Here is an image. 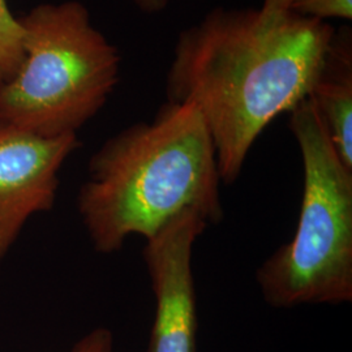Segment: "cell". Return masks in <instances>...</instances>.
I'll return each mask as SVG.
<instances>
[{"label": "cell", "instance_id": "cell-10", "mask_svg": "<svg viewBox=\"0 0 352 352\" xmlns=\"http://www.w3.org/2000/svg\"><path fill=\"white\" fill-rule=\"evenodd\" d=\"M71 352H113V338L110 330L98 327L78 340Z\"/></svg>", "mask_w": 352, "mask_h": 352}, {"label": "cell", "instance_id": "cell-7", "mask_svg": "<svg viewBox=\"0 0 352 352\" xmlns=\"http://www.w3.org/2000/svg\"><path fill=\"white\" fill-rule=\"evenodd\" d=\"M309 98L325 126L342 162L352 170V77L351 69L342 75H327L316 84Z\"/></svg>", "mask_w": 352, "mask_h": 352}, {"label": "cell", "instance_id": "cell-8", "mask_svg": "<svg viewBox=\"0 0 352 352\" xmlns=\"http://www.w3.org/2000/svg\"><path fill=\"white\" fill-rule=\"evenodd\" d=\"M24 58V32L7 0H0V84L10 80Z\"/></svg>", "mask_w": 352, "mask_h": 352}, {"label": "cell", "instance_id": "cell-5", "mask_svg": "<svg viewBox=\"0 0 352 352\" xmlns=\"http://www.w3.org/2000/svg\"><path fill=\"white\" fill-rule=\"evenodd\" d=\"M206 227L201 214L188 210L146 240L142 254L155 298L148 352H196L197 302L192 254Z\"/></svg>", "mask_w": 352, "mask_h": 352}, {"label": "cell", "instance_id": "cell-2", "mask_svg": "<svg viewBox=\"0 0 352 352\" xmlns=\"http://www.w3.org/2000/svg\"><path fill=\"white\" fill-rule=\"evenodd\" d=\"M221 182L201 113L190 103L168 102L153 122L122 131L91 157L78 213L94 250L109 254L131 235L149 239L188 210L219 223Z\"/></svg>", "mask_w": 352, "mask_h": 352}, {"label": "cell", "instance_id": "cell-11", "mask_svg": "<svg viewBox=\"0 0 352 352\" xmlns=\"http://www.w3.org/2000/svg\"><path fill=\"white\" fill-rule=\"evenodd\" d=\"M292 0H264L258 10L260 23L265 28L276 25L289 12Z\"/></svg>", "mask_w": 352, "mask_h": 352}, {"label": "cell", "instance_id": "cell-6", "mask_svg": "<svg viewBox=\"0 0 352 352\" xmlns=\"http://www.w3.org/2000/svg\"><path fill=\"white\" fill-rule=\"evenodd\" d=\"M76 135L45 138L0 119V261L30 215L49 212Z\"/></svg>", "mask_w": 352, "mask_h": 352}, {"label": "cell", "instance_id": "cell-12", "mask_svg": "<svg viewBox=\"0 0 352 352\" xmlns=\"http://www.w3.org/2000/svg\"><path fill=\"white\" fill-rule=\"evenodd\" d=\"M141 10L148 12L161 11L168 0H135Z\"/></svg>", "mask_w": 352, "mask_h": 352}, {"label": "cell", "instance_id": "cell-1", "mask_svg": "<svg viewBox=\"0 0 352 352\" xmlns=\"http://www.w3.org/2000/svg\"><path fill=\"white\" fill-rule=\"evenodd\" d=\"M333 47L331 26L292 12L265 28L258 11L215 10L182 32L168 98L201 113L223 183L239 177L265 128L311 96Z\"/></svg>", "mask_w": 352, "mask_h": 352}, {"label": "cell", "instance_id": "cell-3", "mask_svg": "<svg viewBox=\"0 0 352 352\" xmlns=\"http://www.w3.org/2000/svg\"><path fill=\"white\" fill-rule=\"evenodd\" d=\"M19 20L24 58L0 84V119L45 138L76 135L119 81L118 50L76 0L41 4Z\"/></svg>", "mask_w": 352, "mask_h": 352}, {"label": "cell", "instance_id": "cell-9", "mask_svg": "<svg viewBox=\"0 0 352 352\" xmlns=\"http://www.w3.org/2000/svg\"><path fill=\"white\" fill-rule=\"evenodd\" d=\"M289 12L315 20L352 19V0H292Z\"/></svg>", "mask_w": 352, "mask_h": 352}, {"label": "cell", "instance_id": "cell-4", "mask_svg": "<svg viewBox=\"0 0 352 352\" xmlns=\"http://www.w3.org/2000/svg\"><path fill=\"white\" fill-rule=\"evenodd\" d=\"M302 153V197L294 238L257 269L274 308L352 300V170L342 162L308 97L289 111Z\"/></svg>", "mask_w": 352, "mask_h": 352}]
</instances>
